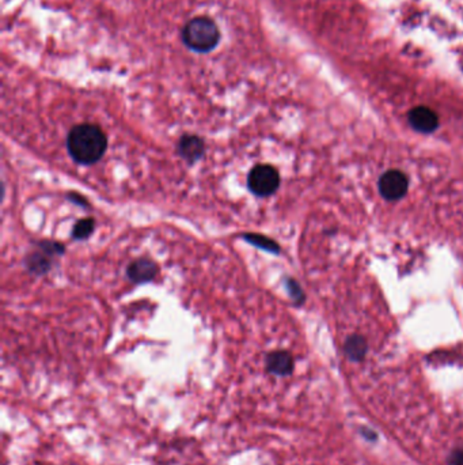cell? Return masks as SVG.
I'll return each instance as SVG.
<instances>
[{
	"label": "cell",
	"instance_id": "6da1fadb",
	"mask_svg": "<svg viewBox=\"0 0 463 465\" xmlns=\"http://www.w3.org/2000/svg\"><path fill=\"white\" fill-rule=\"evenodd\" d=\"M67 150L71 158L90 166L102 159L108 150V137L101 127L90 123L75 126L67 136Z\"/></svg>",
	"mask_w": 463,
	"mask_h": 465
},
{
	"label": "cell",
	"instance_id": "7a4b0ae2",
	"mask_svg": "<svg viewBox=\"0 0 463 465\" xmlns=\"http://www.w3.org/2000/svg\"><path fill=\"white\" fill-rule=\"evenodd\" d=\"M182 40L188 48L196 52H209L221 40V32L209 18L198 17L185 25L182 30Z\"/></svg>",
	"mask_w": 463,
	"mask_h": 465
},
{
	"label": "cell",
	"instance_id": "3957f363",
	"mask_svg": "<svg viewBox=\"0 0 463 465\" xmlns=\"http://www.w3.org/2000/svg\"><path fill=\"white\" fill-rule=\"evenodd\" d=\"M279 187L280 175L277 169L272 165H256L247 176L249 191L258 198H268L273 195L279 189Z\"/></svg>",
	"mask_w": 463,
	"mask_h": 465
},
{
	"label": "cell",
	"instance_id": "277c9868",
	"mask_svg": "<svg viewBox=\"0 0 463 465\" xmlns=\"http://www.w3.org/2000/svg\"><path fill=\"white\" fill-rule=\"evenodd\" d=\"M408 177L399 170H390L379 180V192L386 200H399L408 192Z\"/></svg>",
	"mask_w": 463,
	"mask_h": 465
},
{
	"label": "cell",
	"instance_id": "5b68a950",
	"mask_svg": "<svg viewBox=\"0 0 463 465\" xmlns=\"http://www.w3.org/2000/svg\"><path fill=\"white\" fill-rule=\"evenodd\" d=\"M177 153L189 165H193L205 154V143L198 135L185 133L178 140Z\"/></svg>",
	"mask_w": 463,
	"mask_h": 465
},
{
	"label": "cell",
	"instance_id": "8992f818",
	"mask_svg": "<svg viewBox=\"0 0 463 465\" xmlns=\"http://www.w3.org/2000/svg\"><path fill=\"white\" fill-rule=\"evenodd\" d=\"M158 266L151 259L140 257L127 268V276L133 285H144L153 282L158 275Z\"/></svg>",
	"mask_w": 463,
	"mask_h": 465
},
{
	"label": "cell",
	"instance_id": "52a82bcc",
	"mask_svg": "<svg viewBox=\"0 0 463 465\" xmlns=\"http://www.w3.org/2000/svg\"><path fill=\"white\" fill-rule=\"evenodd\" d=\"M409 123L410 126L420 133H434L439 126L438 114L429 108L419 107L409 112Z\"/></svg>",
	"mask_w": 463,
	"mask_h": 465
},
{
	"label": "cell",
	"instance_id": "ba28073f",
	"mask_svg": "<svg viewBox=\"0 0 463 465\" xmlns=\"http://www.w3.org/2000/svg\"><path fill=\"white\" fill-rule=\"evenodd\" d=\"M266 369L275 376H289L293 370V358L287 351H273L266 356Z\"/></svg>",
	"mask_w": 463,
	"mask_h": 465
},
{
	"label": "cell",
	"instance_id": "9c48e42d",
	"mask_svg": "<svg viewBox=\"0 0 463 465\" xmlns=\"http://www.w3.org/2000/svg\"><path fill=\"white\" fill-rule=\"evenodd\" d=\"M53 259L52 256H49L48 253H45L44 250L39 249L37 252L29 253L25 260L23 264L26 267V269L36 276H44L46 275L53 266Z\"/></svg>",
	"mask_w": 463,
	"mask_h": 465
},
{
	"label": "cell",
	"instance_id": "30bf717a",
	"mask_svg": "<svg viewBox=\"0 0 463 465\" xmlns=\"http://www.w3.org/2000/svg\"><path fill=\"white\" fill-rule=\"evenodd\" d=\"M243 240L246 243H249L253 246H257L263 250H266L269 253H279L280 252V246L277 245L276 241H273L272 238L266 237V236H263V234H256V233H246L242 236Z\"/></svg>",
	"mask_w": 463,
	"mask_h": 465
},
{
	"label": "cell",
	"instance_id": "8fae6325",
	"mask_svg": "<svg viewBox=\"0 0 463 465\" xmlns=\"http://www.w3.org/2000/svg\"><path fill=\"white\" fill-rule=\"evenodd\" d=\"M367 351V343L361 336H352L347 340L345 343V353L353 359V360H360L364 358Z\"/></svg>",
	"mask_w": 463,
	"mask_h": 465
},
{
	"label": "cell",
	"instance_id": "7c38bea8",
	"mask_svg": "<svg viewBox=\"0 0 463 465\" xmlns=\"http://www.w3.org/2000/svg\"><path fill=\"white\" fill-rule=\"evenodd\" d=\"M94 229H95V221L92 218H83L74 224L71 236L74 240L83 241V240H88V237L92 234Z\"/></svg>",
	"mask_w": 463,
	"mask_h": 465
},
{
	"label": "cell",
	"instance_id": "4fadbf2b",
	"mask_svg": "<svg viewBox=\"0 0 463 465\" xmlns=\"http://www.w3.org/2000/svg\"><path fill=\"white\" fill-rule=\"evenodd\" d=\"M36 246L41 250H44L45 253H48L52 257L56 256H62L66 252V246L60 244V243H55V241H39L36 243Z\"/></svg>",
	"mask_w": 463,
	"mask_h": 465
},
{
	"label": "cell",
	"instance_id": "5bb4252c",
	"mask_svg": "<svg viewBox=\"0 0 463 465\" xmlns=\"http://www.w3.org/2000/svg\"><path fill=\"white\" fill-rule=\"evenodd\" d=\"M287 288L288 291H289V294H291V297H292V299L299 301V302L303 301V292H302V290L299 288V285H298L295 281L288 279Z\"/></svg>",
	"mask_w": 463,
	"mask_h": 465
},
{
	"label": "cell",
	"instance_id": "9a60e30c",
	"mask_svg": "<svg viewBox=\"0 0 463 465\" xmlns=\"http://www.w3.org/2000/svg\"><path fill=\"white\" fill-rule=\"evenodd\" d=\"M67 199L69 200L71 203L76 204V205H81V207H88V201L86 198L81 196L79 194H75V192H69L67 194Z\"/></svg>",
	"mask_w": 463,
	"mask_h": 465
},
{
	"label": "cell",
	"instance_id": "2e32d148",
	"mask_svg": "<svg viewBox=\"0 0 463 465\" xmlns=\"http://www.w3.org/2000/svg\"><path fill=\"white\" fill-rule=\"evenodd\" d=\"M450 463L452 465H463V447L457 449L452 454H451V460Z\"/></svg>",
	"mask_w": 463,
	"mask_h": 465
}]
</instances>
